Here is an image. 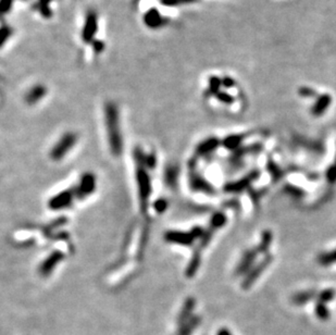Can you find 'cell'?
I'll list each match as a JSON object with an SVG mask.
<instances>
[{
  "instance_id": "7",
  "label": "cell",
  "mask_w": 336,
  "mask_h": 335,
  "mask_svg": "<svg viewBox=\"0 0 336 335\" xmlns=\"http://www.w3.org/2000/svg\"><path fill=\"white\" fill-rule=\"evenodd\" d=\"M331 104V96L330 95H322L319 98L318 103L314 106V113H322L323 111L328 108Z\"/></svg>"
},
{
  "instance_id": "9",
  "label": "cell",
  "mask_w": 336,
  "mask_h": 335,
  "mask_svg": "<svg viewBox=\"0 0 336 335\" xmlns=\"http://www.w3.org/2000/svg\"><path fill=\"white\" fill-rule=\"evenodd\" d=\"M14 0H0V17L9 13L13 6Z\"/></svg>"
},
{
  "instance_id": "10",
  "label": "cell",
  "mask_w": 336,
  "mask_h": 335,
  "mask_svg": "<svg viewBox=\"0 0 336 335\" xmlns=\"http://www.w3.org/2000/svg\"><path fill=\"white\" fill-rule=\"evenodd\" d=\"M315 313H316V315H318V318L321 320H328L330 318V312L324 307L322 304L316 306Z\"/></svg>"
},
{
  "instance_id": "11",
  "label": "cell",
  "mask_w": 336,
  "mask_h": 335,
  "mask_svg": "<svg viewBox=\"0 0 336 335\" xmlns=\"http://www.w3.org/2000/svg\"><path fill=\"white\" fill-rule=\"evenodd\" d=\"M321 262L324 265H329V264H333V262H336V249L329 252V254H326L325 256H323L322 258H321Z\"/></svg>"
},
{
  "instance_id": "2",
  "label": "cell",
  "mask_w": 336,
  "mask_h": 335,
  "mask_svg": "<svg viewBox=\"0 0 336 335\" xmlns=\"http://www.w3.org/2000/svg\"><path fill=\"white\" fill-rule=\"evenodd\" d=\"M98 32V16L94 10H90L85 17L84 26L82 30V40L84 43H92Z\"/></svg>"
},
{
  "instance_id": "4",
  "label": "cell",
  "mask_w": 336,
  "mask_h": 335,
  "mask_svg": "<svg viewBox=\"0 0 336 335\" xmlns=\"http://www.w3.org/2000/svg\"><path fill=\"white\" fill-rule=\"evenodd\" d=\"M144 23L149 28L157 30V28L162 27L167 24V19L162 17L157 9L152 8L144 14Z\"/></svg>"
},
{
  "instance_id": "14",
  "label": "cell",
  "mask_w": 336,
  "mask_h": 335,
  "mask_svg": "<svg viewBox=\"0 0 336 335\" xmlns=\"http://www.w3.org/2000/svg\"><path fill=\"white\" fill-rule=\"evenodd\" d=\"M218 335H232V334H231L230 331H227L226 329H222L221 331H219Z\"/></svg>"
},
{
  "instance_id": "13",
  "label": "cell",
  "mask_w": 336,
  "mask_h": 335,
  "mask_svg": "<svg viewBox=\"0 0 336 335\" xmlns=\"http://www.w3.org/2000/svg\"><path fill=\"white\" fill-rule=\"evenodd\" d=\"M92 49H94L97 53L101 52L105 49V43L98 40H95L94 42H92Z\"/></svg>"
},
{
  "instance_id": "12",
  "label": "cell",
  "mask_w": 336,
  "mask_h": 335,
  "mask_svg": "<svg viewBox=\"0 0 336 335\" xmlns=\"http://www.w3.org/2000/svg\"><path fill=\"white\" fill-rule=\"evenodd\" d=\"M161 4L165 7H179L182 6L181 0H160Z\"/></svg>"
},
{
  "instance_id": "1",
  "label": "cell",
  "mask_w": 336,
  "mask_h": 335,
  "mask_svg": "<svg viewBox=\"0 0 336 335\" xmlns=\"http://www.w3.org/2000/svg\"><path fill=\"white\" fill-rule=\"evenodd\" d=\"M106 123L107 130H108L110 144L112 143V148L115 153H119L121 150V134L119 130V112L118 108L113 103L107 104L106 109Z\"/></svg>"
},
{
  "instance_id": "6",
  "label": "cell",
  "mask_w": 336,
  "mask_h": 335,
  "mask_svg": "<svg viewBox=\"0 0 336 335\" xmlns=\"http://www.w3.org/2000/svg\"><path fill=\"white\" fill-rule=\"evenodd\" d=\"M52 0H38L36 2V9L44 18H50L52 16L50 2Z\"/></svg>"
},
{
  "instance_id": "8",
  "label": "cell",
  "mask_w": 336,
  "mask_h": 335,
  "mask_svg": "<svg viewBox=\"0 0 336 335\" xmlns=\"http://www.w3.org/2000/svg\"><path fill=\"white\" fill-rule=\"evenodd\" d=\"M12 35V28L8 25L0 26V48L8 42Z\"/></svg>"
},
{
  "instance_id": "5",
  "label": "cell",
  "mask_w": 336,
  "mask_h": 335,
  "mask_svg": "<svg viewBox=\"0 0 336 335\" xmlns=\"http://www.w3.org/2000/svg\"><path fill=\"white\" fill-rule=\"evenodd\" d=\"M47 93V89L44 85H36L32 87V89L27 91V94L25 96V100L27 101V104L34 105L43 99L45 97Z\"/></svg>"
},
{
  "instance_id": "3",
  "label": "cell",
  "mask_w": 336,
  "mask_h": 335,
  "mask_svg": "<svg viewBox=\"0 0 336 335\" xmlns=\"http://www.w3.org/2000/svg\"><path fill=\"white\" fill-rule=\"evenodd\" d=\"M76 140V136L73 133H67L65 136L61 138L60 142H58L52 149L51 157L53 159H60L67 154V150H70Z\"/></svg>"
}]
</instances>
